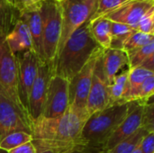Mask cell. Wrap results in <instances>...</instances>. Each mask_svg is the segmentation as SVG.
<instances>
[{"label": "cell", "instance_id": "603a6c76", "mask_svg": "<svg viewBox=\"0 0 154 153\" xmlns=\"http://www.w3.org/2000/svg\"><path fill=\"white\" fill-rule=\"evenodd\" d=\"M148 133L151 132L147 131L143 127H141L133 135L124 140L123 142H119L116 146H115L113 149H111L106 153H133L136 148L140 146L142 140Z\"/></svg>", "mask_w": 154, "mask_h": 153}, {"label": "cell", "instance_id": "1f68e13d", "mask_svg": "<svg viewBox=\"0 0 154 153\" xmlns=\"http://www.w3.org/2000/svg\"><path fill=\"white\" fill-rule=\"evenodd\" d=\"M140 149L143 153H154V132L148 133L141 142Z\"/></svg>", "mask_w": 154, "mask_h": 153}, {"label": "cell", "instance_id": "2e32d148", "mask_svg": "<svg viewBox=\"0 0 154 153\" xmlns=\"http://www.w3.org/2000/svg\"><path fill=\"white\" fill-rule=\"evenodd\" d=\"M102 61L105 74L110 85L117 73L125 66L129 65L127 52L120 49L109 48L107 50H104L102 54Z\"/></svg>", "mask_w": 154, "mask_h": 153}, {"label": "cell", "instance_id": "484cf974", "mask_svg": "<svg viewBox=\"0 0 154 153\" xmlns=\"http://www.w3.org/2000/svg\"><path fill=\"white\" fill-rule=\"evenodd\" d=\"M154 41V35L146 34L138 31H134L123 44V50L126 52L143 47Z\"/></svg>", "mask_w": 154, "mask_h": 153}, {"label": "cell", "instance_id": "9c48e42d", "mask_svg": "<svg viewBox=\"0 0 154 153\" xmlns=\"http://www.w3.org/2000/svg\"><path fill=\"white\" fill-rule=\"evenodd\" d=\"M31 118L0 88V142L9 133L23 131L31 133Z\"/></svg>", "mask_w": 154, "mask_h": 153}, {"label": "cell", "instance_id": "277c9868", "mask_svg": "<svg viewBox=\"0 0 154 153\" xmlns=\"http://www.w3.org/2000/svg\"><path fill=\"white\" fill-rule=\"evenodd\" d=\"M40 13L42 23V60L52 65L61 35L60 5L54 0H46Z\"/></svg>", "mask_w": 154, "mask_h": 153}, {"label": "cell", "instance_id": "7c38bea8", "mask_svg": "<svg viewBox=\"0 0 154 153\" xmlns=\"http://www.w3.org/2000/svg\"><path fill=\"white\" fill-rule=\"evenodd\" d=\"M52 74V65L42 60L38 69L28 101V113L32 122L42 116L48 85Z\"/></svg>", "mask_w": 154, "mask_h": 153}, {"label": "cell", "instance_id": "e575fe53", "mask_svg": "<svg viewBox=\"0 0 154 153\" xmlns=\"http://www.w3.org/2000/svg\"><path fill=\"white\" fill-rule=\"evenodd\" d=\"M65 151H59V150H46L39 153H62Z\"/></svg>", "mask_w": 154, "mask_h": 153}, {"label": "cell", "instance_id": "74e56055", "mask_svg": "<svg viewBox=\"0 0 154 153\" xmlns=\"http://www.w3.org/2000/svg\"><path fill=\"white\" fill-rule=\"evenodd\" d=\"M54 1H56V2H58V3H61V2H64L65 0H54Z\"/></svg>", "mask_w": 154, "mask_h": 153}, {"label": "cell", "instance_id": "ffe728a7", "mask_svg": "<svg viewBox=\"0 0 154 153\" xmlns=\"http://www.w3.org/2000/svg\"><path fill=\"white\" fill-rule=\"evenodd\" d=\"M128 74L129 69L123 70L120 74L116 75L109 87L110 105L125 104V99L127 93L128 86Z\"/></svg>", "mask_w": 154, "mask_h": 153}, {"label": "cell", "instance_id": "f35d334b", "mask_svg": "<svg viewBox=\"0 0 154 153\" xmlns=\"http://www.w3.org/2000/svg\"><path fill=\"white\" fill-rule=\"evenodd\" d=\"M0 153H7L6 151H3V150H1L0 149Z\"/></svg>", "mask_w": 154, "mask_h": 153}, {"label": "cell", "instance_id": "ac0fdd59", "mask_svg": "<svg viewBox=\"0 0 154 153\" xmlns=\"http://www.w3.org/2000/svg\"><path fill=\"white\" fill-rule=\"evenodd\" d=\"M91 34L103 50H107L111 47V22L102 16L91 19L88 21Z\"/></svg>", "mask_w": 154, "mask_h": 153}, {"label": "cell", "instance_id": "8992f818", "mask_svg": "<svg viewBox=\"0 0 154 153\" xmlns=\"http://www.w3.org/2000/svg\"><path fill=\"white\" fill-rule=\"evenodd\" d=\"M5 36V33L0 32V88L20 110L30 117L20 96L16 56L9 48Z\"/></svg>", "mask_w": 154, "mask_h": 153}, {"label": "cell", "instance_id": "9a60e30c", "mask_svg": "<svg viewBox=\"0 0 154 153\" xmlns=\"http://www.w3.org/2000/svg\"><path fill=\"white\" fill-rule=\"evenodd\" d=\"M5 40L14 54L23 52L29 50H33L32 41L26 23L18 19L12 30L6 34Z\"/></svg>", "mask_w": 154, "mask_h": 153}, {"label": "cell", "instance_id": "e0dca14e", "mask_svg": "<svg viewBox=\"0 0 154 153\" xmlns=\"http://www.w3.org/2000/svg\"><path fill=\"white\" fill-rule=\"evenodd\" d=\"M19 18L26 23L29 29L33 51L42 60V23L40 10L22 14Z\"/></svg>", "mask_w": 154, "mask_h": 153}, {"label": "cell", "instance_id": "d590c367", "mask_svg": "<svg viewBox=\"0 0 154 153\" xmlns=\"http://www.w3.org/2000/svg\"><path fill=\"white\" fill-rule=\"evenodd\" d=\"M133 153H143L142 152V151H141V149H140V146H139L138 148H136V149H135V151H134Z\"/></svg>", "mask_w": 154, "mask_h": 153}, {"label": "cell", "instance_id": "5bb4252c", "mask_svg": "<svg viewBox=\"0 0 154 153\" xmlns=\"http://www.w3.org/2000/svg\"><path fill=\"white\" fill-rule=\"evenodd\" d=\"M152 8H154V0H128L102 17L110 22L129 25L134 29L142 17Z\"/></svg>", "mask_w": 154, "mask_h": 153}, {"label": "cell", "instance_id": "cb8c5ba5", "mask_svg": "<svg viewBox=\"0 0 154 153\" xmlns=\"http://www.w3.org/2000/svg\"><path fill=\"white\" fill-rule=\"evenodd\" d=\"M32 141V136L30 133L23 131H16L6 135L0 142V149L5 151H9L20 145Z\"/></svg>", "mask_w": 154, "mask_h": 153}, {"label": "cell", "instance_id": "f1b7e54d", "mask_svg": "<svg viewBox=\"0 0 154 153\" xmlns=\"http://www.w3.org/2000/svg\"><path fill=\"white\" fill-rule=\"evenodd\" d=\"M128 0H97V7L93 14V16L89 19H94L99 16H102L114 9L117 8L119 5H123L124 3L127 2Z\"/></svg>", "mask_w": 154, "mask_h": 153}, {"label": "cell", "instance_id": "7402d4cb", "mask_svg": "<svg viewBox=\"0 0 154 153\" xmlns=\"http://www.w3.org/2000/svg\"><path fill=\"white\" fill-rule=\"evenodd\" d=\"M18 19L19 14L15 8L6 0H0V32L7 34Z\"/></svg>", "mask_w": 154, "mask_h": 153}, {"label": "cell", "instance_id": "6da1fadb", "mask_svg": "<svg viewBox=\"0 0 154 153\" xmlns=\"http://www.w3.org/2000/svg\"><path fill=\"white\" fill-rule=\"evenodd\" d=\"M89 117L71 106L60 117H40L32 122L31 134L37 152L46 150L68 151L79 146H85L79 139L82 128Z\"/></svg>", "mask_w": 154, "mask_h": 153}, {"label": "cell", "instance_id": "5b68a950", "mask_svg": "<svg viewBox=\"0 0 154 153\" xmlns=\"http://www.w3.org/2000/svg\"><path fill=\"white\" fill-rule=\"evenodd\" d=\"M60 5L61 8V35L57 54L70 35L93 16L97 7V0H65Z\"/></svg>", "mask_w": 154, "mask_h": 153}, {"label": "cell", "instance_id": "4316f807", "mask_svg": "<svg viewBox=\"0 0 154 153\" xmlns=\"http://www.w3.org/2000/svg\"><path fill=\"white\" fill-rule=\"evenodd\" d=\"M154 93V76L146 78L143 83L139 87L134 94L132 102L148 103L150 98L152 97Z\"/></svg>", "mask_w": 154, "mask_h": 153}, {"label": "cell", "instance_id": "836d02e7", "mask_svg": "<svg viewBox=\"0 0 154 153\" xmlns=\"http://www.w3.org/2000/svg\"><path fill=\"white\" fill-rule=\"evenodd\" d=\"M62 153H99L98 151L93 150V149H90L88 147H86V146H79V147H76V148H73V149H70V150H68V151H65Z\"/></svg>", "mask_w": 154, "mask_h": 153}, {"label": "cell", "instance_id": "4fadbf2b", "mask_svg": "<svg viewBox=\"0 0 154 153\" xmlns=\"http://www.w3.org/2000/svg\"><path fill=\"white\" fill-rule=\"evenodd\" d=\"M147 103L142 102H131V107L126 117L112 133V135L107 140L103 153H106L119 142L127 139L137 132L143 124V115L144 111V106Z\"/></svg>", "mask_w": 154, "mask_h": 153}, {"label": "cell", "instance_id": "44dd1931", "mask_svg": "<svg viewBox=\"0 0 154 153\" xmlns=\"http://www.w3.org/2000/svg\"><path fill=\"white\" fill-rule=\"evenodd\" d=\"M128 69H129L128 86H127V93L125 99V103L132 102L134 94L136 93L139 87L143 83V81L149 77L154 76V71L149 70L142 67H137Z\"/></svg>", "mask_w": 154, "mask_h": 153}, {"label": "cell", "instance_id": "7a4b0ae2", "mask_svg": "<svg viewBox=\"0 0 154 153\" xmlns=\"http://www.w3.org/2000/svg\"><path fill=\"white\" fill-rule=\"evenodd\" d=\"M102 48L94 40L88 22L78 28L58 52L53 64V74L70 81Z\"/></svg>", "mask_w": 154, "mask_h": 153}, {"label": "cell", "instance_id": "8fae6325", "mask_svg": "<svg viewBox=\"0 0 154 153\" xmlns=\"http://www.w3.org/2000/svg\"><path fill=\"white\" fill-rule=\"evenodd\" d=\"M102 54L103 52L97 58L93 72L91 87L87 102V112L88 115L97 111L103 110L110 105V83L108 82L104 71Z\"/></svg>", "mask_w": 154, "mask_h": 153}, {"label": "cell", "instance_id": "52a82bcc", "mask_svg": "<svg viewBox=\"0 0 154 153\" xmlns=\"http://www.w3.org/2000/svg\"><path fill=\"white\" fill-rule=\"evenodd\" d=\"M69 107V81L52 74L50 78L43 108V117L56 118L64 115Z\"/></svg>", "mask_w": 154, "mask_h": 153}, {"label": "cell", "instance_id": "d6a6232c", "mask_svg": "<svg viewBox=\"0 0 154 153\" xmlns=\"http://www.w3.org/2000/svg\"><path fill=\"white\" fill-rule=\"evenodd\" d=\"M7 153H38L35 146L33 145L32 142H29L27 143H24L23 145H20L9 151Z\"/></svg>", "mask_w": 154, "mask_h": 153}, {"label": "cell", "instance_id": "30bf717a", "mask_svg": "<svg viewBox=\"0 0 154 153\" xmlns=\"http://www.w3.org/2000/svg\"><path fill=\"white\" fill-rule=\"evenodd\" d=\"M15 56L18 67V84L20 96L23 104L28 111L30 92L42 60L32 50L17 53Z\"/></svg>", "mask_w": 154, "mask_h": 153}, {"label": "cell", "instance_id": "8d00e7d4", "mask_svg": "<svg viewBox=\"0 0 154 153\" xmlns=\"http://www.w3.org/2000/svg\"><path fill=\"white\" fill-rule=\"evenodd\" d=\"M6 1H7V3H8L9 5H11L14 6V0H6Z\"/></svg>", "mask_w": 154, "mask_h": 153}, {"label": "cell", "instance_id": "ba28073f", "mask_svg": "<svg viewBox=\"0 0 154 153\" xmlns=\"http://www.w3.org/2000/svg\"><path fill=\"white\" fill-rule=\"evenodd\" d=\"M103 50V49L98 50L83 69L69 81V106L82 112H87V102L91 87L95 65Z\"/></svg>", "mask_w": 154, "mask_h": 153}, {"label": "cell", "instance_id": "3957f363", "mask_svg": "<svg viewBox=\"0 0 154 153\" xmlns=\"http://www.w3.org/2000/svg\"><path fill=\"white\" fill-rule=\"evenodd\" d=\"M130 107L131 102L116 104L90 115L79 136L84 145L103 153L107 140L126 117Z\"/></svg>", "mask_w": 154, "mask_h": 153}, {"label": "cell", "instance_id": "83f0119b", "mask_svg": "<svg viewBox=\"0 0 154 153\" xmlns=\"http://www.w3.org/2000/svg\"><path fill=\"white\" fill-rule=\"evenodd\" d=\"M134 30L154 35V8L149 10L138 22V23L134 26Z\"/></svg>", "mask_w": 154, "mask_h": 153}, {"label": "cell", "instance_id": "4dcf8cb0", "mask_svg": "<svg viewBox=\"0 0 154 153\" xmlns=\"http://www.w3.org/2000/svg\"><path fill=\"white\" fill-rule=\"evenodd\" d=\"M154 106L153 103H147L144 106L142 127L149 132H154Z\"/></svg>", "mask_w": 154, "mask_h": 153}, {"label": "cell", "instance_id": "d4e9b609", "mask_svg": "<svg viewBox=\"0 0 154 153\" xmlns=\"http://www.w3.org/2000/svg\"><path fill=\"white\" fill-rule=\"evenodd\" d=\"M134 30L126 24L111 22V35H112V49H120L123 50V44L128 36Z\"/></svg>", "mask_w": 154, "mask_h": 153}, {"label": "cell", "instance_id": "f546056e", "mask_svg": "<svg viewBox=\"0 0 154 153\" xmlns=\"http://www.w3.org/2000/svg\"><path fill=\"white\" fill-rule=\"evenodd\" d=\"M46 0H14V7L18 12L19 16L22 14L40 10Z\"/></svg>", "mask_w": 154, "mask_h": 153}, {"label": "cell", "instance_id": "d6986e66", "mask_svg": "<svg viewBox=\"0 0 154 153\" xmlns=\"http://www.w3.org/2000/svg\"><path fill=\"white\" fill-rule=\"evenodd\" d=\"M128 69L142 67L154 71V41L139 49L127 52Z\"/></svg>", "mask_w": 154, "mask_h": 153}]
</instances>
